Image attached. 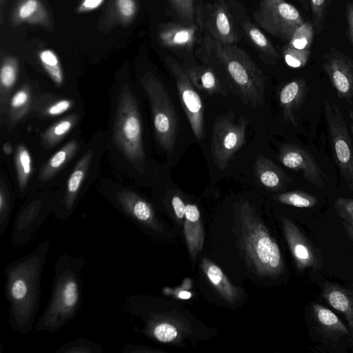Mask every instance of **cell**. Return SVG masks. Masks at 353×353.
<instances>
[{
	"label": "cell",
	"mask_w": 353,
	"mask_h": 353,
	"mask_svg": "<svg viewBox=\"0 0 353 353\" xmlns=\"http://www.w3.org/2000/svg\"><path fill=\"white\" fill-rule=\"evenodd\" d=\"M31 100V89L28 84L21 86L10 98L6 110L7 124L10 130L27 114Z\"/></svg>",
	"instance_id": "83f0119b"
},
{
	"label": "cell",
	"mask_w": 353,
	"mask_h": 353,
	"mask_svg": "<svg viewBox=\"0 0 353 353\" xmlns=\"http://www.w3.org/2000/svg\"><path fill=\"white\" fill-rule=\"evenodd\" d=\"M79 147L77 140H71L54 153L42 168L39 180L45 182L50 180L74 155Z\"/></svg>",
	"instance_id": "f1b7e54d"
},
{
	"label": "cell",
	"mask_w": 353,
	"mask_h": 353,
	"mask_svg": "<svg viewBox=\"0 0 353 353\" xmlns=\"http://www.w3.org/2000/svg\"><path fill=\"white\" fill-rule=\"evenodd\" d=\"M104 0H82L79 4L77 12L84 13L91 12L100 7Z\"/></svg>",
	"instance_id": "f6af8a7d"
},
{
	"label": "cell",
	"mask_w": 353,
	"mask_h": 353,
	"mask_svg": "<svg viewBox=\"0 0 353 353\" xmlns=\"http://www.w3.org/2000/svg\"><path fill=\"white\" fill-rule=\"evenodd\" d=\"M243 29L252 45L265 57L272 61L278 58L279 54L276 49L268 38L254 24L250 21H245L243 24Z\"/></svg>",
	"instance_id": "4dcf8cb0"
},
{
	"label": "cell",
	"mask_w": 353,
	"mask_h": 353,
	"mask_svg": "<svg viewBox=\"0 0 353 353\" xmlns=\"http://www.w3.org/2000/svg\"><path fill=\"white\" fill-rule=\"evenodd\" d=\"M334 207L337 214L344 221L353 225V199L348 198H338Z\"/></svg>",
	"instance_id": "7bdbcfd3"
},
{
	"label": "cell",
	"mask_w": 353,
	"mask_h": 353,
	"mask_svg": "<svg viewBox=\"0 0 353 353\" xmlns=\"http://www.w3.org/2000/svg\"><path fill=\"white\" fill-rule=\"evenodd\" d=\"M185 72L194 88L209 94L221 91L220 82L210 68L196 66L187 69Z\"/></svg>",
	"instance_id": "f546056e"
},
{
	"label": "cell",
	"mask_w": 353,
	"mask_h": 353,
	"mask_svg": "<svg viewBox=\"0 0 353 353\" xmlns=\"http://www.w3.org/2000/svg\"><path fill=\"white\" fill-rule=\"evenodd\" d=\"M13 208V196L3 179L0 183V236L6 232L9 226Z\"/></svg>",
	"instance_id": "d590c367"
},
{
	"label": "cell",
	"mask_w": 353,
	"mask_h": 353,
	"mask_svg": "<svg viewBox=\"0 0 353 353\" xmlns=\"http://www.w3.org/2000/svg\"><path fill=\"white\" fill-rule=\"evenodd\" d=\"M254 172L257 180L266 188L278 190L288 182L285 172L269 158L258 155L254 161Z\"/></svg>",
	"instance_id": "603a6c76"
},
{
	"label": "cell",
	"mask_w": 353,
	"mask_h": 353,
	"mask_svg": "<svg viewBox=\"0 0 353 353\" xmlns=\"http://www.w3.org/2000/svg\"><path fill=\"white\" fill-rule=\"evenodd\" d=\"M323 68L341 99L353 98V61L343 52L332 49L323 57Z\"/></svg>",
	"instance_id": "5bb4252c"
},
{
	"label": "cell",
	"mask_w": 353,
	"mask_h": 353,
	"mask_svg": "<svg viewBox=\"0 0 353 353\" xmlns=\"http://www.w3.org/2000/svg\"><path fill=\"white\" fill-rule=\"evenodd\" d=\"M279 159L286 168L301 171L304 177L315 186L323 185L322 172L312 156L304 149L291 144L283 145Z\"/></svg>",
	"instance_id": "9a60e30c"
},
{
	"label": "cell",
	"mask_w": 353,
	"mask_h": 353,
	"mask_svg": "<svg viewBox=\"0 0 353 353\" xmlns=\"http://www.w3.org/2000/svg\"><path fill=\"white\" fill-rule=\"evenodd\" d=\"M310 50H299L285 46L283 55L285 63L293 68H303L310 57Z\"/></svg>",
	"instance_id": "ab89813d"
},
{
	"label": "cell",
	"mask_w": 353,
	"mask_h": 353,
	"mask_svg": "<svg viewBox=\"0 0 353 353\" xmlns=\"http://www.w3.org/2000/svg\"><path fill=\"white\" fill-rule=\"evenodd\" d=\"M191 296V293L188 291H181L179 293V297L182 299H188Z\"/></svg>",
	"instance_id": "f907efd6"
},
{
	"label": "cell",
	"mask_w": 353,
	"mask_h": 353,
	"mask_svg": "<svg viewBox=\"0 0 353 353\" xmlns=\"http://www.w3.org/2000/svg\"><path fill=\"white\" fill-rule=\"evenodd\" d=\"M117 148L139 173L145 172L143 125L138 101L128 85L119 92L112 127Z\"/></svg>",
	"instance_id": "5b68a950"
},
{
	"label": "cell",
	"mask_w": 353,
	"mask_h": 353,
	"mask_svg": "<svg viewBox=\"0 0 353 353\" xmlns=\"http://www.w3.org/2000/svg\"><path fill=\"white\" fill-rule=\"evenodd\" d=\"M139 6V0H111L101 28L108 31L116 26L130 24L137 16Z\"/></svg>",
	"instance_id": "44dd1931"
},
{
	"label": "cell",
	"mask_w": 353,
	"mask_h": 353,
	"mask_svg": "<svg viewBox=\"0 0 353 353\" xmlns=\"http://www.w3.org/2000/svg\"><path fill=\"white\" fill-rule=\"evenodd\" d=\"M14 162L17 174L19 191L23 195L26 190L31 173L32 172V157L23 144L18 145L15 155Z\"/></svg>",
	"instance_id": "d6a6232c"
},
{
	"label": "cell",
	"mask_w": 353,
	"mask_h": 353,
	"mask_svg": "<svg viewBox=\"0 0 353 353\" xmlns=\"http://www.w3.org/2000/svg\"><path fill=\"white\" fill-rule=\"evenodd\" d=\"M241 242L248 259L257 274L276 277L283 270V262L278 244L247 200L238 205Z\"/></svg>",
	"instance_id": "3957f363"
},
{
	"label": "cell",
	"mask_w": 353,
	"mask_h": 353,
	"mask_svg": "<svg viewBox=\"0 0 353 353\" xmlns=\"http://www.w3.org/2000/svg\"><path fill=\"white\" fill-rule=\"evenodd\" d=\"M352 345H353V343H352Z\"/></svg>",
	"instance_id": "11a10c76"
},
{
	"label": "cell",
	"mask_w": 353,
	"mask_h": 353,
	"mask_svg": "<svg viewBox=\"0 0 353 353\" xmlns=\"http://www.w3.org/2000/svg\"><path fill=\"white\" fill-rule=\"evenodd\" d=\"M19 64L14 57H6L2 59L0 70V102L1 112L7 110L10 94L18 77Z\"/></svg>",
	"instance_id": "4316f807"
},
{
	"label": "cell",
	"mask_w": 353,
	"mask_h": 353,
	"mask_svg": "<svg viewBox=\"0 0 353 353\" xmlns=\"http://www.w3.org/2000/svg\"><path fill=\"white\" fill-rule=\"evenodd\" d=\"M306 82L304 78H296L286 83L280 90L279 99L283 116L286 121L296 123V114L305 96Z\"/></svg>",
	"instance_id": "d6986e66"
},
{
	"label": "cell",
	"mask_w": 353,
	"mask_h": 353,
	"mask_svg": "<svg viewBox=\"0 0 353 353\" xmlns=\"http://www.w3.org/2000/svg\"><path fill=\"white\" fill-rule=\"evenodd\" d=\"M206 44L225 67L243 101L254 108L263 105L265 76L249 54L235 44H223L211 37Z\"/></svg>",
	"instance_id": "277c9868"
},
{
	"label": "cell",
	"mask_w": 353,
	"mask_h": 353,
	"mask_svg": "<svg viewBox=\"0 0 353 353\" xmlns=\"http://www.w3.org/2000/svg\"><path fill=\"white\" fill-rule=\"evenodd\" d=\"M50 244L48 239L43 241L30 253L10 261L4 268L8 323L19 334H28L36 323L41 280Z\"/></svg>",
	"instance_id": "6da1fadb"
},
{
	"label": "cell",
	"mask_w": 353,
	"mask_h": 353,
	"mask_svg": "<svg viewBox=\"0 0 353 353\" xmlns=\"http://www.w3.org/2000/svg\"><path fill=\"white\" fill-rule=\"evenodd\" d=\"M323 296L327 302L346 318L353 338V291L334 284L323 288Z\"/></svg>",
	"instance_id": "cb8c5ba5"
},
{
	"label": "cell",
	"mask_w": 353,
	"mask_h": 353,
	"mask_svg": "<svg viewBox=\"0 0 353 353\" xmlns=\"http://www.w3.org/2000/svg\"><path fill=\"white\" fill-rule=\"evenodd\" d=\"M196 26L165 23L159 29V39L161 45L169 48L190 49L196 38Z\"/></svg>",
	"instance_id": "ffe728a7"
},
{
	"label": "cell",
	"mask_w": 353,
	"mask_h": 353,
	"mask_svg": "<svg viewBox=\"0 0 353 353\" xmlns=\"http://www.w3.org/2000/svg\"><path fill=\"white\" fill-rule=\"evenodd\" d=\"M146 332L161 343H170L174 341L178 334L176 328L165 322L155 325Z\"/></svg>",
	"instance_id": "60d3db41"
},
{
	"label": "cell",
	"mask_w": 353,
	"mask_h": 353,
	"mask_svg": "<svg viewBox=\"0 0 353 353\" xmlns=\"http://www.w3.org/2000/svg\"><path fill=\"white\" fill-rule=\"evenodd\" d=\"M346 18L348 37L353 46V2H348L346 5Z\"/></svg>",
	"instance_id": "7dc6e473"
},
{
	"label": "cell",
	"mask_w": 353,
	"mask_h": 353,
	"mask_svg": "<svg viewBox=\"0 0 353 353\" xmlns=\"http://www.w3.org/2000/svg\"><path fill=\"white\" fill-rule=\"evenodd\" d=\"M274 198L281 203L301 208H312L317 203L315 196L299 190L280 193Z\"/></svg>",
	"instance_id": "8d00e7d4"
},
{
	"label": "cell",
	"mask_w": 353,
	"mask_h": 353,
	"mask_svg": "<svg viewBox=\"0 0 353 353\" xmlns=\"http://www.w3.org/2000/svg\"><path fill=\"white\" fill-rule=\"evenodd\" d=\"M312 310L315 321L325 335L336 337L350 334L349 330L330 310L316 303L312 304Z\"/></svg>",
	"instance_id": "484cf974"
},
{
	"label": "cell",
	"mask_w": 353,
	"mask_h": 353,
	"mask_svg": "<svg viewBox=\"0 0 353 353\" xmlns=\"http://www.w3.org/2000/svg\"><path fill=\"white\" fill-rule=\"evenodd\" d=\"M11 23L14 26L28 23L48 30L52 28L50 16L41 0H19L12 13Z\"/></svg>",
	"instance_id": "ac0fdd59"
},
{
	"label": "cell",
	"mask_w": 353,
	"mask_h": 353,
	"mask_svg": "<svg viewBox=\"0 0 353 353\" xmlns=\"http://www.w3.org/2000/svg\"><path fill=\"white\" fill-rule=\"evenodd\" d=\"M343 225L346 233L353 239V225L346 221H343Z\"/></svg>",
	"instance_id": "c3c4849f"
},
{
	"label": "cell",
	"mask_w": 353,
	"mask_h": 353,
	"mask_svg": "<svg viewBox=\"0 0 353 353\" xmlns=\"http://www.w3.org/2000/svg\"><path fill=\"white\" fill-rule=\"evenodd\" d=\"M141 83L150 101L156 139L163 150L171 152L176 143L178 121L170 97L163 83L151 72L141 77Z\"/></svg>",
	"instance_id": "8992f818"
},
{
	"label": "cell",
	"mask_w": 353,
	"mask_h": 353,
	"mask_svg": "<svg viewBox=\"0 0 353 353\" xmlns=\"http://www.w3.org/2000/svg\"><path fill=\"white\" fill-rule=\"evenodd\" d=\"M165 63L175 79L179 97L194 137L204 138V108L202 99L189 79L185 70L171 57Z\"/></svg>",
	"instance_id": "7c38bea8"
},
{
	"label": "cell",
	"mask_w": 353,
	"mask_h": 353,
	"mask_svg": "<svg viewBox=\"0 0 353 353\" xmlns=\"http://www.w3.org/2000/svg\"><path fill=\"white\" fill-rule=\"evenodd\" d=\"M248 119L241 116L238 119L232 113L218 117L214 123L211 152L216 167L226 168L234 154L245 143Z\"/></svg>",
	"instance_id": "ba28073f"
},
{
	"label": "cell",
	"mask_w": 353,
	"mask_h": 353,
	"mask_svg": "<svg viewBox=\"0 0 353 353\" xmlns=\"http://www.w3.org/2000/svg\"><path fill=\"white\" fill-rule=\"evenodd\" d=\"M281 222L285 239L297 269L303 271L309 268H316L318 265V258L308 240L291 220L282 217Z\"/></svg>",
	"instance_id": "2e32d148"
},
{
	"label": "cell",
	"mask_w": 353,
	"mask_h": 353,
	"mask_svg": "<svg viewBox=\"0 0 353 353\" xmlns=\"http://www.w3.org/2000/svg\"><path fill=\"white\" fill-rule=\"evenodd\" d=\"M253 17L263 30L285 41L304 23L299 11L285 0H261Z\"/></svg>",
	"instance_id": "9c48e42d"
},
{
	"label": "cell",
	"mask_w": 353,
	"mask_h": 353,
	"mask_svg": "<svg viewBox=\"0 0 353 353\" xmlns=\"http://www.w3.org/2000/svg\"><path fill=\"white\" fill-rule=\"evenodd\" d=\"M178 15L183 19L192 22L194 17V0H168Z\"/></svg>",
	"instance_id": "b9f144b4"
},
{
	"label": "cell",
	"mask_w": 353,
	"mask_h": 353,
	"mask_svg": "<svg viewBox=\"0 0 353 353\" xmlns=\"http://www.w3.org/2000/svg\"><path fill=\"white\" fill-rule=\"evenodd\" d=\"M59 196L50 194H35L29 198L15 216L10 243L18 250L28 243L41 228L46 219L54 213Z\"/></svg>",
	"instance_id": "52a82bcc"
},
{
	"label": "cell",
	"mask_w": 353,
	"mask_h": 353,
	"mask_svg": "<svg viewBox=\"0 0 353 353\" xmlns=\"http://www.w3.org/2000/svg\"><path fill=\"white\" fill-rule=\"evenodd\" d=\"M3 0H1V2L2 3Z\"/></svg>",
	"instance_id": "db71d44e"
},
{
	"label": "cell",
	"mask_w": 353,
	"mask_h": 353,
	"mask_svg": "<svg viewBox=\"0 0 353 353\" xmlns=\"http://www.w3.org/2000/svg\"><path fill=\"white\" fill-rule=\"evenodd\" d=\"M85 263L81 255L64 253L58 256L51 293L34 325L36 332H55L78 315L83 299L81 272Z\"/></svg>",
	"instance_id": "7a4b0ae2"
},
{
	"label": "cell",
	"mask_w": 353,
	"mask_h": 353,
	"mask_svg": "<svg viewBox=\"0 0 353 353\" xmlns=\"http://www.w3.org/2000/svg\"><path fill=\"white\" fill-rule=\"evenodd\" d=\"M324 111L336 162L341 176L353 190V147L343 114L328 99L324 101Z\"/></svg>",
	"instance_id": "8fae6325"
},
{
	"label": "cell",
	"mask_w": 353,
	"mask_h": 353,
	"mask_svg": "<svg viewBox=\"0 0 353 353\" xmlns=\"http://www.w3.org/2000/svg\"><path fill=\"white\" fill-rule=\"evenodd\" d=\"M312 10V23L316 34L321 32L324 27L329 0H309Z\"/></svg>",
	"instance_id": "f35d334b"
},
{
	"label": "cell",
	"mask_w": 353,
	"mask_h": 353,
	"mask_svg": "<svg viewBox=\"0 0 353 353\" xmlns=\"http://www.w3.org/2000/svg\"><path fill=\"white\" fill-rule=\"evenodd\" d=\"M79 117L76 114L58 121L41 135L43 147L50 149L59 142L74 128Z\"/></svg>",
	"instance_id": "1f68e13d"
},
{
	"label": "cell",
	"mask_w": 353,
	"mask_h": 353,
	"mask_svg": "<svg viewBox=\"0 0 353 353\" xmlns=\"http://www.w3.org/2000/svg\"><path fill=\"white\" fill-rule=\"evenodd\" d=\"M314 33L313 23L304 21L294 30L287 46L299 50H310Z\"/></svg>",
	"instance_id": "e575fe53"
},
{
	"label": "cell",
	"mask_w": 353,
	"mask_h": 353,
	"mask_svg": "<svg viewBox=\"0 0 353 353\" xmlns=\"http://www.w3.org/2000/svg\"><path fill=\"white\" fill-rule=\"evenodd\" d=\"M172 206L178 219H181L185 216L186 205L179 196L174 195L172 197Z\"/></svg>",
	"instance_id": "bcb514c9"
},
{
	"label": "cell",
	"mask_w": 353,
	"mask_h": 353,
	"mask_svg": "<svg viewBox=\"0 0 353 353\" xmlns=\"http://www.w3.org/2000/svg\"><path fill=\"white\" fill-rule=\"evenodd\" d=\"M73 103V101L68 99H61L57 100L54 103H52L50 105L47 106L43 111L42 114L46 117H55L66 112L70 109H71Z\"/></svg>",
	"instance_id": "ee69618b"
},
{
	"label": "cell",
	"mask_w": 353,
	"mask_h": 353,
	"mask_svg": "<svg viewBox=\"0 0 353 353\" xmlns=\"http://www.w3.org/2000/svg\"><path fill=\"white\" fill-rule=\"evenodd\" d=\"M184 235L190 255L192 259H194L202 250L204 240L200 212L196 205L190 203L186 205Z\"/></svg>",
	"instance_id": "7402d4cb"
},
{
	"label": "cell",
	"mask_w": 353,
	"mask_h": 353,
	"mask_svg": "<svg viewBox=\"0 0 353 353\" xmlns=\"http://www.w3.org/2000/svg\"><path fill=\"white\" fill-rule=\"evenodd\" d=\"M101 345L85 337L68 341L59 347L55 353H102Z\"/></svg>",
	"instance_id": "74e56055"
},
{
	"label": "cell",
	"mask_w": 353,
	"mask_h": 353,
	"mask_svg": "<svg viewBox=\"0 0 353 353\" xmlns=\"http://www.w3.org/2000/svg\"><path fill=\"white\" fill-rule=\"evenodd\" d=\"M201 266L210 282L225 300L234 303L239 299V290L230 283L219 266L207 259L203 260Z\"/></svg>",
	"instance_id": "d4e9b609"
},
{
	"label": "cell",
	"mask_w": 353,
	"mask_h": 353,
	"mask_svg": "<svg viewBox=\"0 0 353 353\" xmlns=\"http://www.w3.org/2000/svg\"><path fill=\"white\" fill-rule=\"evenodd\" d=\"M351 118H352L351 129H352V132L353 134V114H351Z\"/></svg>",
	"instance_id": "f5cc1de1"
},
{
	"label": "cell",
	"mask_w": 353,
	"mask_h": 353,
	"mask_svg": "<svg viewBox=\"0 0 353 353\" xmlns=\"http://www.w3.org/2000/svg\"><path fill=\"white\" fill-rule=\"evenodd\" d=\"M104 194L117 210L137 227L151 234L163 231L152 205L137 192L121 188L106 190Z\"/></svg>",
	"instance_id": "30bf717a"
},
{
	"label": "cell",
	"mask_w": 353,
	"mask_h": 353,
	"mask_svg": "<svg viewBox=\"0 0 353 353\" xmlns=\"http://www.w3.org/2000/svg\"><path fill=\"white\" fill-rule=\"evenodd\" d=\"M41 65L50 79L57 86L63 83L64 77L61 65L56 53L50 49H44L39 52Z\"/></svg>",
	"instance_id": "836d02e7"
},
{
	"label": "cell",
	"mask_w": 353,
	"mask_h": 353,
	"mask_svg": "<svg viewBox=\"0 0 353 353\" xmlns=\"http://www.w3.org/2000/svg\"><path fill=\"white\" fill-rule=\"evenodd\" d=\"M300 3L302 5V6L303 7V8L307 11L308 9H309V6H308V3H307V0H298Z\"/></svg>",
	"instance_id": "816d5d0a"
},
{
	"label": "cell",
	"mask_w": 353,
	"mask_h": 353,
	"mask_svg": "<svg viewBox=\"0 0 353 353\" xmlns=\"http://www.w3.org/2000/svg\"><path fill=\"white\" fill-rule=\"evenodd\" d=\"M92 154V150L87 151L73 168L53 213L57 219L65 221L73 214L81 196L83 181L91 165Z\"/></svg>",
	"instance_id": "4fadbf2b"
},
{
	"label": "cell",
	"mask_w": 353,
	"mask_h": 353,
	"mask_svg": "<svg viewBox=\"0 0 353 353\" xmlns=\"http://www.w3.org/2000/svg\"><path fill=\"white\" fill-rule=\"evenodd\" d=\"M3 152L6 155H10L12 152V146L9 142H5L3 145Z\"/></svg>",
	"instance_id": "681fc988"
},
{
	"label": "cell",
	"mask_w": 353,
	"mask_h": 353,
	"mask_svg": "<svg viewBox=\"0 0 353 353\" xmlns=\"http://www.w3.org/2000/svg\"><path fill=\"white\" fill-rule=\"evenodd\" d=\"M207 28L214 39L228 45H234L237 34L232 15L223 0L216 1L207 20Z\"/></svg>",
	"instance_id": "e0dca14e"
}]
</instances>
